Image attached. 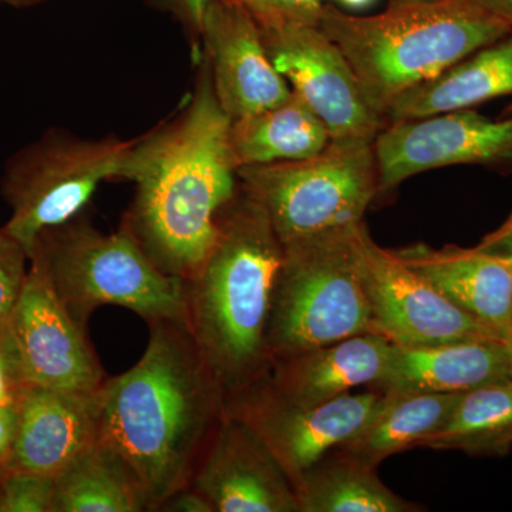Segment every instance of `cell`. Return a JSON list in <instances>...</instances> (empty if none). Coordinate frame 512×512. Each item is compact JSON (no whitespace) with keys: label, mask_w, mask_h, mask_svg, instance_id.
Listing matches in <instances>:
<instances>
[{"label":"cell","mask_w":512,"mask_h":512,"mask_svg":"<svg viewBox=\"0 0 512 512\" xmlns=\"http://www.w3.org/2000/svg\"><path fill=\"white\" fill-rule=\"evenodd\" d=\"M232 119L202 56L194 92L174 119L138 137L127 181L137 185L123 227L164 272L190 281L204 264L221 212L239 190Z\"/></svg>","instance_id":"obj_1"},{"label":"cell","mask_w":512,"mask_h":512,"mask_svg":"<svg viewBox=\"0 0 512 512\" xmlns=\"http://www.w3.org/2000/svg\"><path fill=\"white\" fill-rule=\"evenodd\" d=\"M148 328L136 365L107 377L99 390L100 440L123 458L150 511H158L190 484L227 396L187 322L154 320Z\"/></svg>","instance_id":"obj_2"},{"label":"cell","mask_w":512,"mask_h":512,"mask_svg":"<svg viewBox=\"0 0 512 512\" xmlns=\"http://www.w3.org/2000/svg\"><path fill=\"white\" fill-rule=\"evenodd\" d=\"M284 248L259 202L239 184L221 212L214 247L184 282L187 326L231 396L268 373L269 315Z\"/></svg>","instance_id":"obj_3"},{"label":"cell","mask_w":512,"mask_h":512,"mask_svg":"<svg viewBox=\"0 0 512 512\" xmlns=\"http://www.w3.org/2000/svg\"><path fill=\"white\" fill-rule=\"evenodd\" d=\"M318 28L339 47L384 120L394 100L512 30L473 0L389 6L376 16L325 5Z\"/></svg>","instance_id":"obj_4"},{"label":"cell","mask_w":512,"mask_h":512,"mask_svg":"<svg viewBox=\"0 0 512 512\" xmlns=\"http://www.w3.org/2000/svg\"><path fill=\"white\" fill-rule=\"evenodd\" d=\"M32 252L42 256L57 295L84 328L106 305L126 308L147 323L187 322L184 281L164 274L123 225L104 234L80 214L43 232Z\"/></svg>","instance_id":"obj_5"},{"label":"cell","mask_w":512,"mask_h":512,"mask_svg":"<svg viewBox=\"0 0 512 512\" xmlns=\"http://www.w3.org/2000/svg\"><path fill=\"white\" fill-rule=\"evenodd\" d=\"M356 227L282 247L266 332L271 365L305 350L376 333L357 268Z\"/></svg>","instance_id":"obj_6"},{"label":"cell","mask_w":512,"mask_h":512,"mask_svg":"<svg viewBox=\"0 0 512 512\" xmlns=\"http://www.w3.org/2000/svg\"><path fill=\"white\" fill-rule=\"evenodd\" d=\"M238 178L264 208L282 247L356 227L379 194L373 144L330 141L305 160L239 167Z\"/></svg>","instance_id":"obj_7"},{"label":"cell","mask_w":512,"mask_h":512,"mask_svg":"<svg viewBox=\"0 0 512 512\" xmlns=\"http://www.w3.org/2000/svg\"><path fill=\"white\" fill-rule=\"evenodd\" d=\"M136 140L79 138L60 130L18 151L6 164L2 192L10 207L3 228L28 255L49 229L82 214L104 181L127 180Z\"/></svg>","instance_id":"obj_8"},{"label":"cell","mask_w":512,"mask_h":512,"mask_svg":"<svg viewBox=\"0 0 512 512\" xmlns=\"http://www.w3.org/2000/svg\"><path fill=\"white\" fill-rule=\"evenodd\" d=\"M5 326L19 387L96 393L106 383L86 328L64 306L37 252Z\"/></svg>","instance_id":"obj_9"},{"label":"cell","mask_w":512,"mask_h":512,"mask_svg":"<svg viewBox=\"0 0 512 512\" xmlns=\"http://www.w3.org/2000/svg\"><path fill=\"white\" fill-rule=\"evenodd\" d=\"M353 242L375 332L394 345L423 348L463 340L504 339L448 301L393 251L377 245L365 221L357 225Z\"/></svg>","instance_id":"obj_10"},{"label":"cell","mask_w":512,"mask_h":512,"mask_svg":"<svg viewBox=\"0 0 512 512\" xmlns=\"http://www.w3.org/2000/svg\"><path fill=\"white\" fill-rule=\"evenodd\" d=\"M259 26L276 72L322 120L330 141L375 143L387 121L373 109L348 60L318 25Z\"/></svg>","instance_id":"obj_11"},{"label":"cell","mask_w":512,"mask_h":512,"mask_svg":"<svg viewBox=\"0 0 512 512\" xmlns=\"http://www.w3.org/2000/svg\"><path fill=\"white\" fill-rule=\"evenodd\" d=\"M379 194L407 178L450 165L512 170V116L491 120L461 109L387 124L375 143Z\"/></svg>","instance_id":"obj_12"},{"label":"cell","mask_w":512,"mask_h":512,"mask_svg":"<svg viewBox=\"0 0 512 512\" xmlns=\"http://www.w3.org/2000/svg\"><path fill=\"white\" fill-rule=\"evenodd\" d=\"M383 399L372 389L346 393L313 406L275 399L258 384L227 396L225 413L238 417L261 437L293 485L308 468L348 443Z\"/></svg>","instance_id":"obj_13"},{"label":"cell","mask_w":512,"mask_h":512,"mask_svg":"<svg viewBox=\"0 0 512 512\" xmlns=\"http://www.w3.org/2000/svg\"><path fill=\"white\" fill-rule=\"evenodd\" d=\"M188 485L214 512H301L284 467L245 421L227 413Z\"/></svg>","instance_id":"obj_14"},{"label":"cell","mask_w":512,"mask_h":512,"mask_svg":"<svg viewBox=\"0 0 512 512\" xmlns=\"http://www.w3.org/2000/svg\"><path fill=\"white\" fill-rule=\"evenodd\" d=\"M200 37L222 109L232 121L276 106L292 94L266 52L261 26L239 0H211Z\"/></svg>","instance_id":"obj_15"},{"label":"cell","mask_w":512,"mask_h":512,"mask_svg":"<svg viewBox=\"0 0 512 512\" xmlns=\"http://www.w3.org/2000/svg\"><path fill=\"white\" fill-rule=\"evenodd\" d=\"M18 429L3 471L56 477L100 439L99 392L20 386Z\"/></svg>","instance_id":"obj_16"},{"label":"cell","mask_w":512,"mask_h":512,"mask_svg":"<svg viewBox=\"0 0 512 512\" xmlns=\"http://www.w3.org/2000/svg\"><path fill=\"white\" fill-rule=\"evenodd\" d=\"M392 348L379 333H363L275 360L254 384L281 402L313 406L356 387L373 389L386 372Z\"/></svg>","instance_id":"obj_17"},{"label":"cell","mask_w":512,"mask_h":512,"mask_svg":"<svg viewBox=\"0 0 512 512\" xmlns=\"http://www.w3.org/2000/svg\"><path fill=\"white\" fill-rule=\"evenodd\" d=\"M394 254L434 288L504 339L512 335V268L477 247L414 244Z\"/></svg>","instance_id":"obj_18"},{"label":"cell","mask_w":512,"mask_h":512,"mask_svg":"<svg viewBox=\"0 0 512 512\" xmlns=\"http://www.w3.org/2000/svg\"><path fill=\"white\" fill-rule=\"evenodd\" d=\"M512 380L505 339L463 340L407 348L394 345L386 372L373 389L392 393H463Z\"/></svg>","instance_id":"obj_19"},{"label":"cell","mask_w":512,"mask_h":512,"mask_svg":"<svg viewBox=\"0 0 512 512\" xmlns=\"http://www.w3.org/2000/svg\"><path fill=\"white\" fill-rule=\"evenodd\" d=\"M512 94V30L461 60L437 79L394 100L387 124L420 120L447 111L473 109L484 101Z\"/></svg>","instance_id":"obj_20"},{"label":"cell","mask_w":512,"mask_h":512,"mask_svg":"<svg viewBox=\"0 0 512 512\" xmlns=\"http://www.w3.org/2000/svg\"><path fill=\"white\" fill-rule=\"evenodd\" d=\"M464 393V392H463ZM461 393H392L383 399L365 426L336 450L366 466L420 447L444 426Z\"/></svg>","instance_id":"obj_21"},{"label":"cell","mask_w":512,"mask_h":512,"mask_svg":"<svg viewBox=\"0 0 512 512\" xmlns=\"http://www.w3.org/2000/svg\"><path fill=\"white\" fill-rule=\"evenodd\" d=\"M329 143L328 128L295 92L271 109L232 121L238 168L305 160L318 156Z\"/></svg>","instance_id":"obj_22"},{"label":"cell","mask_w":512,"mask_h":512,"mask_svg":"<svg viewBox=\"0 0 512 512\" xmlns=\"http://www.w3.org/2000/svg\"><path fill=\"white\" fill-rule=\"evenodd\" d=\"M301 512H417L423 505L404 500L366 466L338 450L308 468L295 483Z\"/></svg>","instance_id":"obj_23"},{"label":"cell","mask_w":512,"mask_h":512,"mask_svg":"<svg viewBox=\"0 0 512 512\" xmlns=\"http://www.w3.org/2000/svg\"><path fill=\"white\" fill-rule=\"evenodd\" d=\"M150 503L123 458L99 439L55 477L52 512H143Z\"/></svg>","instance_id":"obj_24"},{"label":"cell","mask_w":512,"mask_h":512,"mask_svg":"<svg viewBox=\"0 0 512 512\" xmlns=\"http://www.w3.org/2000/svg\"><path fill=\"white\" fill-rule=\"evenodd\" d=\"M420 447L468 456H507L512 450V380L461 393L444 426Z\"/></svg>","instance_id":"obj_25"},{"label":"cell","mask_w":512,"mask_h":512,"mask_svg":"<svg viewBox=\"0 0 512 512\" xmlns=\"http://www.w3.org/2000/svg\"><path fill=\"white\" fill-rule=\"evenodd\" d=\"M55 477L23 471L0 473V512H52Z\"/></svg>","instance_id":"obj_26"},{"label":"cell","mask_w":512,"mask_h":512,"mask_svg":"<svg viewBox=\"0 0 512 512\" xmlns=\"http://www.w3.org/2000/svg\"><path fill=\"white\" fill-rule=\"evenodd\" d=\"M29 269V255L18 239L0 227V325H6Z\"/></svg>","instance_id":"obj_27"},{"label":"cell","mask_w":512,"mask_h":512,"mask_svg":"<svg viewBox=\"0 0 512 512\" xmlns=\"http://www.w3.org/2000/svg\"><path fill=\"white\" fill-rule=\"evenodd\" d=\"M261 25L268 23H302L318 25L320 0H249L247 3Z\"/></svg>","instance_id":"obj_28"},{"label":"cell","mask_w":512,"mask_h":512,"mask_svg":"<svg viewBox=\"0 0 512 512\" xmlns=\"http://www.w3.org/2000/svg\"><path fill=\"white\" fill-rule=\"evenodd\" d=\"M18 389L8 332L5 325H0V406L15 402Z\"/></svg>","instance_id":"obj_29"},{"label":"cell","mask_w":512,"mask_h":512,"mask_svg":"<svg viewBox=\"0 0 512 512\" xmlns=\"http://www.w3.org/2000/svg\"><path fill=\"white\" fill-rule=\"evenodd\" d=\"M477 248L501 259L512 268V212L500 227L481 239Z\"/></svg>","instance_id":"obj_30"},{"label":"cell","mask_w":512,"mask_h":512,"mask_svg":"<svg viewBox=\"0 0 512 512\" xmlns=\"http://www.w3.org/2000/svg\"><path fill=\"white\" fill-rule=\"evenodd\" d=\"M187 26L192 35L200 37L202 20L211 0H160Z\"/></svg>","instance_id":"obj_31"},{"label":"cell","mask_w":512,"mask_h":512,"mask_svg":"<svg viewBox=\"0 0 512 512\" xmlns=\"http://www.w3.org/2000/svg\"><path fill=\"white\" fill-rule=\"evenodd\" d=\"M167 512H214L212 511L211 504L208 503L204 495L198 493L194 488L188 487L181 488L180 491L171 495L170 498L164 501L160 510Z\"/></svg>","instance_id":"obj_32"},{"label":"cell","mask_w":512,"mask_h":512,"mask_svg":"<svg viewBox=\"0 0 512 512\" xmlns=\"http://www.w3.org/2000/svg\"><path fill=\"white\" fill-rule=\"evenodd\" d=\"M18 429V409L16 403L2 404L0 406V473L6 466L13 441Z\"/></svg>","instance_id":"obj_33"},{"label":"cell","mask_w":512,"mask_h":512,"mask_svg":"<svg viewBox=\"0 0 512 512\" xmlns=\"http://www.w3.org/2000/svg\"><path fill=\"white\" fill-rule=\"evenodd\" d=\"M474 3L512 28V0H473Z\"/></svg>","instance_id":"obj_34"},{"label":"cell","mask_w":512,"mask_h":512,"mask_svg":"<svg viewBox=\"0 0 512 512\" xmlns=\"http://www.w3.org/2000/svg\"><path fill=\"white\" fill-rule=\"evenodd\" d=\"M46 0H0V6H9V8L23 9L32 8V6L40 5Z\"/></svg>","instance_id":"obj_35"},{"label":"cell","mask_w":512,"mask_h":512,"mask_svg":"<svg viewBox=\"0 0 512 512\" xmlns=\"http://www.w3.org/2000/svg\"><path fill=\"white\" fill-rule=\"evenodd\" d=\"M340 2L350 9H365L367 6L372 5L375 0H340Z\"/></svg>","instance_id":"obj_36"},{"label":"cell","mask_w":512,"mask_h":512,"mask_svg":"<svg viewBox=\"0 0 512 512\" xmlns=\"http://www.w3.org/2000/svg\"><path fill=\"white\" fill-rule=\"evenodd\" d=\"M440 0H390V6L419 5V3H434Z\"/></svg>","instance_id":"obj_37"},{"label":"cell","mask_w":512,"mask_h":512,"mask_svg":"<svg viewBox=\"0 0 512 512\" xmlns=\"http://www.w3.org/2000/svg\"><path fill=\"white\" fill-rule=\"evenodd\" d=\"M505 340H507L508 350H510V355H511V359H512V335L510 336V338H507Z\"/></svg>","instance_id":"obj_38"},{"label":"cell","mask_w":512,"mask_h":512,"mask_svg":"<svg viewBox=\"0 0 512 512\" xmlns=\"http://www.w3.org/2000/svg\"><path fill=\"white\" fill-rule=\"evenodd\" d=\"M507 113H512V104L510 107H508Z\"/></svg>","instance_id":"obj_39"},{"label":"cell","mask_w":512,"mask_h":512,"mask_svg":"<svg viewBox=\"0 0 512 512\" xmlns=\"http://www.w3.org/2000/svg\"><path fill=\"white\" fill-rule=\"evenodd\" d=\"M239 2H244L245 5H247V3L249 2V0H239Z\"/></svg>","instance_id":"obj_40"}]
</instances>
